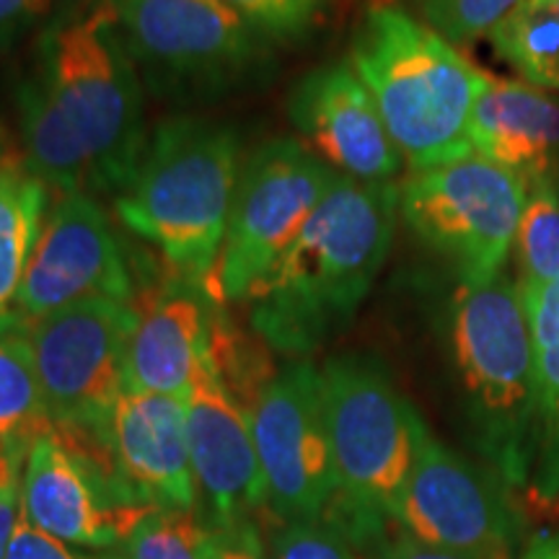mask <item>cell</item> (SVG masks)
Returning <instances> with one entry per match:
<instances>
[{
  "label": "cell",
  "mask_w": 559,
  "mask_h": 559,
  "mask_svg": "<svg viewBox=\"0 0 559 559\" xmlns=\"http://www.w3.org/2000/svg\"><path fill=\"white\" fill-rule=\"evenodd\" d=\"M13 88L21 158L52 194L115 200L148 145L145 86L107 5L55 11Z\"/></svg>",
  "instance_id": "1"
},
{
  "label": "cell",
  "mask_w": 559,
  "mask_h": 559,
  "mask_svg": "<svg viewBox=\"0 0 559 559\" xmlns=\"http://www.w3.org/2000/svg\"><path fill=\"white\" fill-rule=\"evenodd\" d=\"M400 223L396 181L337 177L267 275L243 300L251 330L306 358L353 321L379 280Z\"/></svg>",
  "instance_id": "2"
},
{
  "label": "cell",
  "mask_w": 559,
  "mask_h": 559,
  "mask_svg": "<svg viewBox=\"0 0 559 559\" xmlns=\"http://www.w3.org/2000/svg\"><path fill=\"white\" fill-rule=\"evenodd\" d=\"M349 62L409 171L472 156V115L489 75L396 3L362 13Z\"/></svg>",
  "instance_id": "3"
},
{
  "label": "cell",
  "mask_w": 559,
  "mask_h": 559,
  "mask_svg": "<svg viewBox=\"0 0 559 559\" xmlns=\"http://www.w3.org/2000/svg\"><path fill=\"white\" fill-rule=\"evenodd\" d=\"M239 171L234 130L200 117H171L151 130L135 177L115 198V213L158 251L171 275L210 285Z\"/></svg>",
  "instance_id": "4"
},
{
  "label": "cell",
  "mask_w": 559,
  "mask_h": 559,
  "mask_svg": "<svg viewBox=\"0 0 559 559\" xmlns=\"http://www.w3.org/2000/svg\"><path fill=\"white\" fill-rule=\"evenodd\" d=\"M449 347L479 451L506 485H526L539 440V404L521 288L506 270L487 280H459L449 306Z\"/></svg>",
  "instance_id": "5"
},
{
  "label": "cell",
  "mask_w": 559,
  "mask_h": 559,
  "mask_svg": "<svg viewBox=\"0 0 559 559\" xmlns=\"http://www.w3.org/2000/svg\"><path fill=\"white\" fill-rule=\"evenodd\" d=\"M337 500L326 523L368 542L394 515L417 451L423 417L370 355H337L321 368Z\"/></svg>",
  "instance_id": "6"
},
{
  "label": "cell",
  "mask_w": 559,
  "mask_h": 559,
  "mask_svg": "<svg viewBox=\"0 0 559 559\" xmlns=\"http://www.w3.org/2000/svg\"><path fill=\"white\" fill-rule=\"evenodd\" d=\"M124 50L153 99H218L257 75L270 45L223 0H111Z\"/></svg>",
  "instance_id": "7"
},
{
  "label": "cell",
  "mask_w": 559,
  "mask_h": 559,
  "mask_svg": "<svg viewBox=\"0 0 559 559\" xmlns=\"http://www.w3.org/2000/svg\"><path fill=\"white\" fill-rule=\"evenodd\" d=\"M132 304L86 298L34 319V360L47 419L81 445L107 451L109 419L124 391Z\"/></svg>",
  "instance_id": "8"
},
{
  "label": "cell",
  "mask_w": 559,
  "mask_h": 559,
  "mask_svg": "<svg viewBox=\"0 0 559 559\" xmlns=\"http://www.w3.org/2000/svg\"><path fill=\"white\" fill-rule=\"evenodd\" d=\"M523 205L526 185L477 153L409 171L400 185V218L453 264L459 280H487L506 270Z\"/></svg>",
  "instance_id": "9"
},
{
  "label": "cell",
  "mask_w": 559,
  "mask_h": 559,
  "mask_svg": "<svg viewBox=\"0 0 559 559\" xmlns=\"http://www.w3.org/2000/svg\"><path fill=\"white\" fill-rule=\"evenodd\" d=\"M337 177L296 138H272L257 145L241 160L210 293L228 304H243L296 241Z\"/></svg>",
  "instance_id": "10"
},
{
  "label": "cell",
  "mask_w": 559,
  "mask_h": 559,
  "mask_svg": "<svg viewBox=\"0 0 559 559\" xmlns=\"http://www.w3.org/2000/svg\"><path fill=\"white\" fill-rule=\"evenodd\" d=\"M267 508L283 523L324 521L337 500L321 368L296 358L277 370L249 409Z\"/></svg>",
  "instance_id": "11"
},
{
  "label": "cell",
  "mask_w": 559,
  "mask_h": 559,
  "mask_svg": "<svg viewBox=\"0 0 559 559\" xmlns=\"http://www.w3.org/2000/svg\"><path fill=\"white\" fill-rule=\"evenodd\" d=\"M153 510L107 456L66 432L50 428L32 440L21 472V515L55 539L83 549L117 547Z\"/></svg>",
  "instance_id": "12"
},
{
  "label": "cell",
  "mask_w": 559,
  "mask_h": 559,
  "mask_svg": "<svg viewBox=\"0 0 559 559\" xmlns=\"http://www.w3.org/2000/svg\"><path fill=\"white\" fill-rule=\"evenodd\" d=\"M404 536L425 547L481 559H513L515 515L492 474L477 469L419 423L409 479L394 515Z\"/></svg>",
  "instance_id": "13"
},
{
  "label": "cell",
  "mask_w": 559,
  "mask_h": 559,
  "mask_svg": "<svg viewBox=\"0 0 559 559\" xmlns=\"http://www.w3.org/2000/svg\"><path fill=\"white\" fill-rule=\"evenodd\" d=\"M86 298L135 304V280L102 202L91 194H58L13 309L39 319Z\"/></svg>",
  "instance_id": "14"
},
{
  "label": "cell",
  "mask_w": 559,
  "mask_h": 559,
  "mask_svg": "<svg viewBox=\"0 0 559 559\" xmlns=\"http://www.w3.org/2000/svg\"><path fill=\"white\" fill-rule=\"evenodd\" d=\"M296 140L334 174L358 181H396L404 158L353 62L334 60L300 75L288 94Z\"/></svg>",
  "instance_id": "15"
},
{
  "label": "cell",
  "mask_w": 559,
  "mask_h": 559,
  "mask_svg": "<svg viewBox=\"0 0 559 559\" xmlns=\"http://www.w3.org/2000/svg\"><path fill=\"white\" fill-rule=\"evenodd\" d=\"M187 425L198 495L210 528H230L267 508L249 409L210 366L187 394Z\"/></svg>",
  "instance_id": "16"
},
{
  "label": "cell",
  "mask_w": 559,
  "mask_h": 559,
  "mask_svg": "<svg viewBox=\"0 0 559 559\" xmlns=\"http://www.w3.org/2000/svg\"><path fill=\"white\" fill-rule=\"evenodd\" d=\"M218 298L207 285L169 275L132 304L135 330L128 347L124 389L187 396L215 366Z\"/></svg>",
  "instance_id": "17"
},
{
  "label": "cell",
  "mask_w": 559,
  "mask_h": 559,
  "mask_svg": "<svg viewBox=\"0 0 559 559\" xmlns=\"http://www.w3.org/2000/svg\"><path fill=\"white\" fill-rule=\"evenodd\" d=\"M107 449L120 479L145 506L194 510L187 396L124 389L109 419Z\"/></svg>",
  "instance_id": "18"
},
{
  "label": "cell",
  "mask_w": 559,
  "mask_h": 559,
  "mask_svg": "<svg viewBox=\"0 0 559 559\" xmlns=\"http://www.w3.org/2000/svg\"><path fill=\"white\" fill-rule=\"evenodd\" d=\"M472 148L531 187L559 174V94L492 79L472 115Z\"/></svg>",
  "instance_id": "19"
},
{
  "label": "cell",
  "mask_w": 559,
  "mask_h": 559,
  "mask_svg": "<svg viewBox=\"0 0 559 559\" xmlns=\"http://www.w3.org/2000/svg\"><path fill=\"white\" fill-rule=\"evenodd\" d=\"M531 349H534L536 404H539V440L536 461L542 474V498L559 500V280L521 285Z\"/></svg>",
  "instance_id": "20"
},
{
  "label": "cell",
  "mask_w": 559,
  "mask_h": 559,
  "mask_svg": "<svg viewBox=\"0 0 559 559\" xmlns=\"http://www.w3.org/2000/svg\"><path fill=\"white\" fill-rule=\"evenodd\" d=\"M55 194L24 158L0 164V311H9L24 283Z\"/></svg>",
  "instance_id": "21"
},
{
  "label": "cell",
  "mask_w": 559,
  "mask_h": 559,
  "mask_svg": "<svg viewBox=\"0 0 559 559\" xmlns=\"http://www.w3.org/2000/svg\"><path fill=\"white\" fill-rule=\"evenodd\" d=\"M34 360V319L0 311V445H32L50 430Z\"/></svg>",
  "instance_id": "22"
},
{
  "label": "cell",
  "mask_w": 559,
  "mask_h": 559,
  "mask_svg": "<svg viewBox=\"0 0 559 559\" xmlns=\"http://www.w3.org/2000/svg\"><path fill=\"white\" fill-rule=\"evenodd\" d=\"M487 39L521 81L559 94V0H521Z\"/></svg>",
  "instance_id": "23"
},
{
  "label": "cell",
  "mask_w": 559,
  "mask_h": 559,
  "mask_svg": "<svg viewBox=\"0 0 559 559\" xmlns=\"http://www.w3.org/2000/svg\"><path fill=\"white\" fill-rule=\"evenodd\" d=\"M513 251L521 285L559 280V174L526 187Z\"/></svg>",
  "instance_id": "24"
},
{
  "label": "cell",
  "mask_w": 559,
  "mask_h": 559,
  "mask_svg": "<svg viewBox=\"0 0 559 559\" xmlns=\"http://www.w3.org/2000/svg\"><path fill=\"white\" fill-rule=\"evenodd\" d=\"M124 559H210V526L194 510H153L124 542Z\"/></svg>",
  "instance_id": "25"
},
{
  "label": "cell",
  "mask_w": 559,
  "mask_h": 559,
  "mask_svg": "<svg viewBox=\"0 0 559 559\" xmlns=\"http://www.w3.org/2000/svg\"><path fill=\"white\" fill-rule=\"evenodd\" d=\"M267 45H296L321 26L332 0H223Z\"/></svg>",
  "instance_id": "26"
},
{
  "label": "cell",
  "mask_w": 559,
  "mask_h": 559,
  "mask_svg": "<svg viewBox=\"0 0 559 559\" xmlns=\"http://www.w3.org/2000/svg\"><path fill=\"white\" fill-rule=\"evenodd\" d=\"M521 0H419L423 21L451 45L464 47L489 37Z\"/></svg>",
  "instance_id": "27"
},
{
  "label": "cell",
  "mask_w": 559,
  "mask_h": 559,
  "mask_svg": "<svg viewBox=\"0 0 559 559\" xmlns=\"http://www.w3.org/2000/svg\"><path fill=\"white\" fill-rule=\"evenodd\" d=\"M337 526L326 521L285 523L272 536V559H355Z\"/></svg>",
  "instance_id": "28"
},
{
  "label": "cell",
  "mask_w": 559,
  "mask_h": 559,
  "mask_svg": "<svg viewBox=\"0 0 559 559\" xmlns=\"http://www.w3.org/2000/svg\"><path fill=\"white\" fill-rule=\"evenodd\" d=\"M58 11V0H0V58L37 37Z\"/></svg>",
  "instance_id": "29"
},
{
  "label": "cell",
  "mask_w": 559,
  "mask_h": 559,
  "mask_svg": "<svg viewBox=\"0 0 559 559\" xmlns=\"http://www.w3.org/2000/svg\"><path fill=\"white\" fill-rule=\"evenodd\" d=\"M29 445H0V559L9 555V544L21 519V472Z\"/></svg>",
  "instance_id": "30"
},
{
  "label": "cell",
  "mask_w": 559,
  "mask_h": 559,
  "mask_svg": "<svg viewBox=\"0 0 559 559\" xmlns=\"http://www.w3.org/2000/svg\"><path fill=\"white\" fill-rule=\"evenodd\" d=\"M5 559H111L107 555H88V551H79L70 544L55 539V536L47 534L34 526L32 521H26L21 515L16 523V531H13L9 555Z\"/></svg>",
  "instance_id": "31"
},
{
  "label": "cell",
  "mask_w": 559,
  "mask_h": 559,
  "mask_svg": "<svg viewBox=\"0 0 559 559\" xmlns=\"http://www.w3.org/2000/svg\"><path fill=\"white\" fill-rule=\"evenodd\" d=\"M210 559H264L254 521L230 528H210Z\"/></svg>",
  "instance_id": "32"
},
{
  "label": "cell",
  "mask_w": 559,
  "mask_h": 559,
  "mask_svg": "<svg viewBox=\"0 0 559 559\" xmlns=\"http://www.w3.org/2000/svg\"><path fill=\"white\" fill-rule=\"evenodd\" d=\"M376 559H481L472 555H461V551H449V549H436L425 547L409 536H400V539L383 544Z\"/></svg>",
  "instance_id": "33"
},
{
  "label": "cell",
  "mask_w": 559,
  "mask_h": 559,
  "mask_svg": "<svg viewBox=\"0 0 559 559\" xmlns=\"http://www.w3.org/2000/svg\"><path fill=\"white\" fill-rule=\"evenodd\" d=\"M523 559H559V534H539L523 551Z\"/></svg>",
  "instance_id": "34"
},
{
  "label": "cell",
  "mask_w": 559,
  "mask_h": 559,
  "mask_svg": "<svg viewBox=\"0 0 559 559\" xmlns=\"http://www.w3.org/2000/svg\"><path fill=\"white\" fill-rule=\"evenodd\" d=\"M111 0H58L60 11H83L96 9V5H109Z\"/></svg>",
  "instance_id": "35"
},
{
  "label": "cell",
  "mask_w": 559,
  "mask_h": 559,
  "mask_svg": "<svg viewBox=\"0 0 559 559\" xmlns=\"http://www.w3.org/2000/svg\"><path fill=\"white\" fill-rule=\"evenodd\" d=\"M13 156H16V153H13L11 135H9V130L3 128V122H0V164H3V160L13 158Z\"/></svg>",
  "instance_id": "36"
},
{
  "label": "cell",
  "mask_w": 559,
  "mask_h": 559,
  "mask_svg": "<svg viewBox=\"0 0 559 559\" xmlns=\"http://www.w3.org/2000/svg\"><path fill=\"white\" fill-rule=\"evenodd\" d=\"M117 559H124V557H117Z\"/></svg>",
  "instance_id": "37"
}]
</instances>
